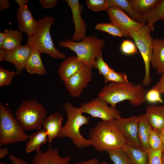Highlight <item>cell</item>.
<instances>
[{
	"instance_id": "cell-32",
	"label": "cell",
	"mask_w": 164,
	"mask_h": 164,
	"mask_svg": "<svg viewBox=\"0 0 164 164\" xmlns=\"http://www.w3.org/2000/svg\"><path fill=\"white\" fill-rule=\"evenodd\" d=\"M150 149L156 150L162 149L163 146L160 134L153 128L151 129L149 139Z\"/></svg>"
},
{
	"instance_id": "cell-50",
	"label": "cell",
	"mask_w": 164,
	"mask_h": 164,
	"mask_svg": "<svg viewBox=\"0 0 164 164\" xmlns=\"http://www.w3.org/2000/svg\"><path fill=\"white\" fill-rule=\"evenodd\" d=\"M0 164H7L4 162H0Z\"/></svg>"
},
{
	"instance_id": "cell-2",
	"label": "cell",
	"mask_w": 164,
	"mask_h": 164,
	"mask_svg": "<svg viewBox=\"0 0 164 164\" xmlns=\"http://www.w3.org/2000/svg\"><path fill=\"white\" fill-rule=\"evenodd\" d=\"M89 138L91 146L101 152L121 148L126 143L114 120L98 122L90 131Z\"/></svg>"
},
{
	"instance_id": "cell-21",
	"label": "cell",
	"mask_w": 164,
	"mask_h": 164,
	"mask_svg": "<svg viewBox=\"0 0 164 164\" xmlns=\"http://www.w3.org/2000/svg\"><path fill=\"white\" fill-rule=\"evenodd\" d=\"M5 39L2 46L0 48V57L7 53L20 46L22 40V33L12 29H5Z\"/></svg>"
},
{
	"instance_id": "cell-20",
	"label": "cell",
	"mask_w": 164,
	"mask_h": 164,
	"mask_svg": "<svg viewBox=\"0 0 164 164\" xmlns=\"http://www.w3.org/2000/svg\"><path fill=\"white\" fill-rule=\"evenodd\" d=\"M151 64L158 73L161 75L164 73V38L154 39Z\"/></svg>"
},
{
	"instance_id": "cell-33",
	"label": "cell",
	"mask_w": 164,
	"mask_h": 164,
	"mask_svg": "<svg viewBox=\"0 0 164 164\" xmlns=\"http://www.w3.org/2000/svg\"><path fill=\"white\" fill-rule=\"evenodd\" d=\"M97 69L100 74L102 75L104 78L105 77L112 69L104 60L101 51L97 57L94 64L93 67Z\"/></svg>"
},
{
	"instance_id": "cell-44",
	"label": "cell",
	"mask_w": 164,
	"mask_h": 164,
	"mask_svg": "<svg viewBox=\"0 0 164 164\" xmlns=\"http://www.w3.org/2000/svg\"><path fill=\"white\" fill-rule=\"evenodd\" d=\"M9 153V150L7 148H0V159H2L5 157Z\"/></svg>"
},
{
	"instance_id": "cell-16",
	"label": "cell",
	"mask_w": 164,
	"mask_h": 164,
	"mask_svg": "<svg viewBox=\"0 0 164 164\" xmlns=\"http://www.w3.org/2000/svg\"><path fill=\"white\" fill-rule=\"evenodd\" d=\"M69 156L65 157L60 156L56 148H52L49 143L47 150L45 152L40 149L36 151L32 164H69L71 160Z\"/></svg>"
},
{
	"instance_id": "cell-35",
	"label": "cell",
	"mask_w": 164,
	"mask_h": 164,
	"mask_svg": "<svg viewBox=\"0 0 164 164\" xmlns=\"http://www.w3.org/2000/svg\"><path fill=\"white\" fill-rule=\"evenodd\" d=\"M15 75V71H10L0 67V87L5 86L10 84Z\"/></svg>"
},
{
	"instance_id": "cell-18",
	"label": "cell",
	"mask_w": 164,
	"mask_h": 164,
	"mask_svg": "<svg viewBox=\"0 0 164 164\" xmlns=\"http://www.w3.org/2000/svg\"><path fill=\"white\" fill-rule=\"evenodd\" d=\"M85 65L83 62L77 59L76 55L68 57L60 65L58 70L60 78L64 83Z\"/></svg>"
},
{
	"instance_id": "cell-48",
	"label": "cell",
	"mask_w": 164,
	"mask_h": 164,
	"mask_svg": "<svg viewBox=\"0 0 164 164\" xmlns=\"http://www.w3.org/2000/svg\"><path fill=\"white\" fill-rule=\"evenodd\" d=\"M162 164H164V155L162 154Z\"/></svg>"
},
{
	"instance_id": "cell-39",
	"label": "cell",
	"mask_w": 164,
	"mask_h": 164,
	"mask_svg": "<svg viewBox=\"0 0 164 164\" xmlns=\"http://www.w3.org/2000/svg\"><path fill=\"white\" fill-rule=\"evenodd\" d=\"M58 2V0H39V2L42 7L45 9H50L55 7Z\"/></svg>"
},
{
	"instance_id": "cell-4",
	"label": "cell",
	"mask_w": 164,
	"mask_h": 164,
	"mask_svg": "<svg viewBox=\"0 0 164 164\" xmlns=\"http://www.w3.org/2000/svg\"><path fill=\"white\" fill-rule=\"evenodd\" d=\"M38 21V28L34 35L28 37L27 43L41 53H46L55 59H65L66 55L55 47L50 35V28L55 23V19L46 16Z\"/></svg>"
},
{
	"instance_id": "cell-30",
	"label": "cell",
	"mask_w": 164,
	"mask_h": 164,
	"mask_svg": "<svg viewBox=\"0 0 164 164\" xmlns=\"http://www.w3.org/2000/svg\"><path fill=\"white\" fill-rule=\"evenodd\" d=\"M108 152L113 164H131L126 152L122 148Z\"/></svg>"
},
{
	"instance_id": "cell-13",
	"label": "cell",
	"mask_w": 164,
	"mask_h": 164,
	"mask_svg": "<svg viewBox=\"0 0 164 164\" xmlns=\"http://www.w3.org/2000/svg\"><path fill=\"white\" fill-rule=\"evenodd\" d=\"M33 49L27 43L20 45L0 57V61H5L13 63L15 68L16 75L19 76L24 69L31 54Z\"/></svg>"
},
{
	"instance_id": "cell-6",
	"label": "cell",
	"mask_w": 164,
	"mask_h": 164,
	"mask_svg": "<svg viewBox=\"0 0 164 164\" xmlns=\"http://www.w3.org/2000/svg\"><path fill=\"white\" fill-rule=\"evenodd\" d=\"M46 116L45 108L36 99L23 101L15 111V118L25 131L41 129Z\"/></svg>"
},
{
	"instance_id": "cell-1",
	"label": "cell",
	"mask_w": 164,
	"mask_h": 164,
	"mask_svg": "<svg viewBox=\"0 0 164 164\" xmlns=\"http://www.w3.org/2000/svg\"><path fill=\"white\" fill-rule=\"evenodd\" d=\"M146 90L140 84L129 82L124 83H110L104 85L99 92L98 97L115 108L116 104L125 100L135 106H140L145 101Z\"/></svg>"
},
{
	"instance_id": "cell-27",
	"label": "cell",
	"mask_w": 164,
	"mask_h": 164,
	"mask_svg": "<svg viewBox=\"0 0 164 164\" xmlns=\"http://www.w3.org/2000/svg\"><path fill=\"white\" fill-rule=\"evenodd\" d=\"M142 16L144 20L153 31L156 22L164 18V0H159L152 9L142 15Z\"/></svg>"
},
{
	"instance_id": "cell-52",
	"label": "cell",
	"mask_w": 164,
	"mask_h": 164,
	"mask_svg": "<svg viewBox=\"0 0 164 164\" xmlns=\"http://www.w3.org/2000/svg\"><path fill=\"white\" fill-rule=\"evenodd\" d=\"M162 131L164 132V127Z\"/></svg>"
},
{
	"instance_id": "cell-25",
	"label": "cell",
	"mask_w": 164,
	"mask_h": 164,
	"mask_svg": "<svg viewBox=\"0 0 164 164\" xmlns=\"http://www.w3.org/2000/svg\"><path fill=\"white\" fill-rule=\"evenodd\" d=\"M131 164H148V153L138 147L126 144L122 148Z\"/></svg>"
},
{
	"instance_id": "cell-14",
	"label": "cell",
	"mask_w": 164,
	"mask_h": 164,
	"mask_svg": "<svg viewBox=\"0 0 164 164\" xmlns=\"http://www.w3.org/2000/svg\"><path fill=\"white\" fill-rule=\"evenodd\" d=\"M64 1L67 2L72 12V20L74 26V32L72 39L76 41H80L86 36L87 25L81 16L83 6L80 3L78 0Z\"/></svg>"
},
{
	"instance_id": "cell-19",
	"label": "cell",
	"mask_w": 164,
	"mask_h": 164,
	"mask_svg": "<svg viewBox=\"0 0 164 164\" xmlns=\"http://www.w3.org/2000/svg\"><path fill=\"white\" fill-rule=\"evenodd\" d=\"M145 115L152 128L160 134L164 127V105H148Z\"/></svg>"
},
{
	"instance_id": "cell-42",
	"label": "cell",
	"mask_w": 164,
	"mask_h": 164,
	"mask_svg": "<svg viewBox=\"0 0 164 164\" xmlns=\"http://www.w3.org/2000/svg\"><path fill=\"white\" fill-rule=\"evenodd\" d=\"M10 4L8 0H0V12H2L9 8Z\"/></svg>"
},
{
	"instance_id": "cell-5",
	"label": "cell",
	"mask_w": 164,
	"mask_h": 164,
	"mask_svg": "<svg viewBox=\"0 0 164 164\" xmlns=\"http://www.w3.org/2000/svg\"><path fill=\"white\" fill-rule=\"evenodd\" d=\"M105 42L94 36H86L79 41L67 39L59 43L61 47L67 48L76 54L77 59L91 68L98 55L104 48Z\"/></svg>"
},
{
	"instance_id": "cell-46",
	"label": "cell",
	"mask_w": 164,
	"mask_h": 164,
	"mask_svg": "<svg viewBox=\"0 0 164 164\" xmlns=\"http://www.w3.org/2000/svg\"><path fill=\"white\" fill-rule=\"evenodd\" d=\"M5 39V34L4 32H0V48H1L4 44Z\"/></svg>"
},
{
	"instance_id": "cell-47",
	"label": "cell",
	"mask_w": 164,
	"mask_h": 164,
	"mask_svg": "<svg viewBox=\"0 0 164 164\" xmlns=\"http://www.w3.org/2000/svg\"><path fill=\"white\" fill-rule=\"evenodd\" d=\"M163 145V148L162 150V154L164 155V132L162 131L160 134Z\"/></svg>"
},
{
	"instance_id": "cell-40",
	"label": "cell",
	"mask_w": 164,
	"mask_h": 164,
	"mask_svg": "<svg viewBox=\"0 0 164 164\" xmlns=\"http://www.w3.org/2000/svg\"><path fill=\"white\" fill-rule=\"evenodd\" d=\"M152 88L157 90L161 94H164V73L161 75L159 80Z\"/></svg>"
},
{
	"instance_id": "cell-10",
	"label": "cell",
	"mask_w": 164,
	"mask_h": 164,
	"mask_svg": "<svg viewBox=\"0 0 164 164\" xmlns=\"http://www.w3.org/2000/svg\"><path fill=\"white\" fill-rule=\"evenodd\" d=\"M106 11L111 22L121 30L125 37L130 38V31L137 30L145 24L133 20L117 7H109Z\"/></svg>"
},
{
	"instance_id": "cell-7",
	"label": "cell",
	"mask_w": 164,
	"mask_h": 164,
	"mask_svg": "<svg viewBox=\"0 0 164 164\" xmlns=\"http://www.w3.org/2000/svg\"><path fill=\"white\" fill-rule=\"evenodd\" d=\"M26 134L11 111L0 104V145L27 141Z\"/></svg>"
},
{
	"instance_id": "cell-34",
	"label": "cell",
	"mask_w": 164,
	"mask_h": 164,
	"mask_svg": "<svg viewBox=\"0 0 164 164\" xmlns=\"http://www.w3.org/2000/svg\"><path fill=\"white\" fill-rule=\"evenodd\" d=\"M86 3L89 9L95 12L106 11L108 8L107 0H86Z\"/></svg>"
},
{
	"instance_id": "cell-41",
	"label": "cell",
	"mask_w": 164,
	"mask_h": 164,
	"mask_svg": "<svg viewBox=\"0 0 164 164\" xmlns=\"http://www.w3.org/2000/svg\"><path fill=\"white\" fill-rule=\"evenodd\" d=\"M8 157L13 164H30L24 160L19 158L12 154L9 155Z\"/></svg>"
},
{
	"instance_id": "cell-24",
	"label": "cell",
	"mask_w": 164,
	"mask_h": 164,
	"mask_svg": "<svg viewBox=\"0 0 164 164\" xmlns=\"http://www.w3.org/2000/svg\"><path fill=\"white\" fill-rule=\"evenodd\" d=\"M48 141L47 133L44 129L37 130L29 135V139L25 145V151L29 153L40 149V147Z\"/></svg>"
},
{
	"instance_id": "cell-15",
	"label": "cell",
	"mask_w": 164,
	"mask_h": 164,
	"mask_svg": "<svg viewBox=\"0 0 164 164\" xmlns=\"http://www.w3.org/2000/svg\"><path fill=\"white\" fill-rule=\"evenodd\" d=\"M16 18L19 31L26 33L28 37L32 36L38 27V21L34 17L27 5L19 7Z\"/></svg>"
},
{
	"instance_id": "cell-43",
	"label": "cell",
	"mask_w": 164,
	"mask_h": 164,
	"mask_svg": "<svg viewBox=\"0 0 164 164\" xmlns=\"http://www.w3.org/2000/svg\"><path fill=\"white\" fill-rule=\"evenodd\" d=\"M99 160L96 158L84 161H81L73 164H99Z\"/></svg>"
},
{
	"instance_id": "cell-9",
	"label": "cell",
	"mask_w": 164,
	"mask_h": 164,
	"mask_svg": "<svg viewBox=\"0 0 164 164\" xmlns=\"http://www.w3.org/2000/svg\"><path fill=\"white\" fill-rule=\"evenodd\" d=\"M106 101L97 96L91 101L82 103L80 107L83 113L103 121H113L120 117L117 109L109 107Z\"/></svg>"
},
{
	"instance_id": "cell-28",
	"label": "cell",
	"mask_w": 164,
	"mask_h": 164,
	"mask_svg": "<svg viewBox=\"0 0 164 164\" xmlns=\"http://www.w3.org/2000/svg\"><path fill=\"white\" fill-rule=\"evenodd\" d=\"M159 1V0H128L132 8L142 15L150 11Z\"/></svg>"
},
{
	"instance_id": "cell-49",
	"label": "cell",
	"mask_w": 164,
	"mask_h": 164,
	"mask_svg": "<svg viewBox=\"0 0 164 164\" xmlns=\"http://www.w3.org/2000/svg\"><path fill=\"white\" fill-rule=\"evenodd\" d=\"M99 164H108L106 162H102L99 163Z\"/></svg>"
},
{
	"instance_id": "cell-8",
	"label": "cell",
	"mask_w": 164,
	"mask_h": 164,
	"mask_svg": "<svg viewBox=\"0 0 164 164\" xmlns=\"http://www.w3.org/2000/svg\"><path fill=\"white\" fill-rule=\"evenodd\" d=\"M152 30L147 24L139 29L129 32L130 38L134 40L143 60L145 68V76L142 81L144 86L150 84V65L153 53L154 39L151 35Z\"/></svg>"
},
{
	"instance_id": "cell-22",
	"label": "cell",
	"mask_w": 164,
	"mask_h": 164,
	"mask_svg": "<svg viewBox=\"0 0 164 164\" xmlns=\"http://www.w3.org/2000/svg\"><path fill=\"white\" fill-rule=\"evenodd\" d=\"M138 117V140L143 149L148 152L150 149L149 139L150 131L152 127L148 122L145 114L139 115Z\"/></svg>"
},
{
	"instance_id": "cell-11",
	"label": "cell",
	"mask_w": 164,
	"mask_h": 164,
	"mask_svg": "<svg viewBox=\"0 0 164 164\" xmlns=\"http://www.w3.org/2000/svg\"><path fill=\"white\" fill-rule=\"evenodd\" d=\"M92 69L85 65L64 83L66 90L70 96L77 97L80 95L91 80L92 76Z\"/></svg>"
},
{
	"instance_id": "cell-51",
	"label": "cell",
	"mask_w": 164,
	"mask_h": 164,
	"mask_svg": "<svg viewBox=\"0 0 164 164\" xmlns=\"http://www.w3.org/2000/svg\"><path fill=\"white\" fill-rule=\"evenodd\" d=\"M162 20L164 21V18H163Z\"/></svg>"
},
{
	"instance_id": "cell-29",
	"label": "cell",
	"mask_w": 164,
	"mask_h": 164,
	"mask_svg": "<svg viewBox=\"0 0 164 164\" xmlns=\"http://www.w3.org/2000/svg\"><path fill=\"white\" fill-rule=\"evenodd\" d=\"M95 28L96 30L107 33L114 36L121 37L124 36L121 30L111 22L98 23L95 26Z\"/></svg>"
},
{
	"instance_id": "cell-38",
	"label": "cell",
	"mask_w": 164,
	"mask_h": 164,
	"mask_svg": "<svg viewBox=\"0 0 164 164\" xmlns=\"http://www.w3.org/2000/svg\"><path fill=\"white\" fill-rule=\"evenodd\" d=\"M148 153V164H162L161 149L153 150L149 149Z\"/></svg>"
},
{
	"instance_id": "cell-45",
	"label": "cell",
	"mask_w": 164,
	"mask_h": 164,
	"mask_svg": "<svg viewBox=\"0 0 164 164\" xmlns=\"http://www.w3.org/2000/svg\"><path fill=\"white\" fill-rule=\"evenodd\" d=\"M15 1L18 4L19 7L27 5L30 1L29 0H15Z\"/></svg>"
},
{
	"instance_id": "cell-26",
	"label": "cell",
	"mask_w": 164,
	"mask_h": 164,
	"mask_svg": "<svg viewBox=\"0 0 164 164\" xmlns=\"http://www.w3.org/2000/svg\"><path fill=\"white\" fill-rule=\"evenodd\" d=\"M108 7H115L125 11L133 20L145 24L142 15L135 11L132 7L128 0H107Z\"/></svg>"
},
{
	"instance_id": "cell-3",
	"label": "cell",
	"mask_w": 164,
	"mask_h": 164,
	"mask_svg": "<svg viewBox=\"0 0 164 164\" xmlns=\"http://www.w3.org/2000/svg\"><path fill=\"white\" fill-rule=\"evenodd\" d=\"M63 108L67 120L63 126L60 138H70L72 144L79 149L91 146V141L84 138L80 131L82 126L88 124L90 118L83 115L80 108L75 107L69 102L64 104Z\"/></svg>"
},
{
	"instance_id": "cell-36",
	"label": "cell",
	"mask_w": 164,
	"mask_h": 164,
	"mask_svg": "<svg viewBox=\"0 0 164 164\" xmlns=\"http://www.w3.org/2000/svg\"><path fill=\"white\" fill-rule=\"evenodd\" d=\"M137 46L132 41L124 40L122 42L120 47L121 53L126 55H132L138 52Z\"/></svg>"
},
{
	"instance_id": "cell-31",
	"label": "cell",
	"mask_w": 164,
	"mask_h": 164,
	"mask_svg": "<svg viewBox=\"0 0 164 164\" xmlns=\"http://www.w3.org/2000/svg\"><path fill=\"white\" fill-rule=\"evenodd\" d=\"M104 79L106 84L108 82L124 83L129 82L125 73L115 71L113 69L104 77Z\"/></svg>"
},
{
	"instance_id": "cell-23",
	"label": "cell",
	"mask_w": 164,
	"mask_h": 164,
	"mask_svg": "<svg viewBox=\"0 0 164 164\" xmlns=\"http://www.w3.org/2000/svg\"><path fill=\"white\" fill-rule=\"evenodd\" d=\"M41 53L38 50L33 49L25 69L30 74L44 75L46 71L41 58Z\"/></svg>"
},
{
	"instance_id": "cell-37",
	"label": "cell",
	"mask_w": 164,
	"mask_h": 164,
	"mask_svg": "<svg viewBox=\"0 0 164 164\" xmlns=\"http://www.w3.org/2000/svg\"><path fill=\"white\" fill-rule=\"evenodd\" d=\"M161 94L157 90L152 88L146 92L145 95V101L151 103H163Z\"/></svg>"
},
{
	"instance_id": "cell-12",
	"label": "cell",
	"mask_w": 164,
	"mask_h": 164,
	"mask_svg": "<svg viewBox=\"0 0 164 164\" xmlns=\"http://www.w3.org/2000/svg\"><path fill=\"white\" fill-rule=\"evenodd\" d=\"M114 121L124 137L126 144L143 149L138 137V116H133L128 118L120 116Z\"/></svg>"
},
{
	"instance_id": "cell-17",
	"label": "cell",
	"mask_w": 164,
	"mask_h": 164,
	"mask_svg": "<svg viewBox=\"0 0 164 164\" xmlns=\"http://www.w3.org/2000/svg\"><path fill=\"white\" fill-rule=\"evenodd\" d=\"M64 118L60 113L56 112L46 117L43 126L46 132L50 143L55 139L60 138Z\"/></svg>"
}]
</instances>
